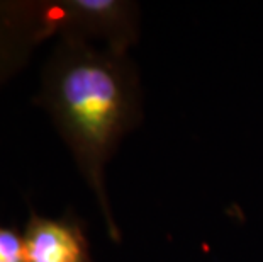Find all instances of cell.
I'll return each instance as SVG.
<instances>
[{"mask_svg":"<svg viewBox=\"0 0 263 262\" xmlns=\"http://www.w3.org/2000/svg\"><path fill=\"white\" fill-rule=\"evenodd\" d=\"M37 104L51 118L92 191L110 240L121 242L105 169L141 121V87L129 53L60 38L41 72Z\"/></svg>","mask_w":263,"mask_h":262,"instance_id":"cell-1","label":"cell"},{"mask_svg":"<svg viewBox=\"0 0 263 262\" xmlns=\"http://www.w3.org/2000/svg\"><path fill=\"white\" fill-rule=\"evenodd\" d=\"M22 238L26 262H93L83 226L70 215L48 218L31 209Z\"/></svg>","mask_w":263,"mask_h":262,"instance_id":"cell-4","label":"cell"},{"mask_svg":"<svg viewBox=\"0 0 263 262\" xmlns=\"http://www.w3.org/2000/svg\"><path fill=\"white\" fill-rule=\"evenodd\" d=\"M46 40L44 0H0V85L17 75Z\"/></svg>","mask_w":263,"mask_h":262,"instance_id":"cell-3","label":"cell"},{"mask_svg":"<svg viewBox=\"0 0 263 262\" xmlns=\"http://www.w3.org/2000/svg\"><path fill=\"white\" fill-rule=\"evenodd\" d=\"M49 38H75L129 53L139 38V7L127 0H44Z\"/></svg>","mask_w":263,"mask_h":262,"instance_id":"cell-2","label":"cell"},{"mask_svg":"<svg viewBox=\"0 0 263 262\" xmlns=\"http://www.w3.org/2000/svg\"><path fill=\"white\" fill-rule=\"evenodd\" d=\"M0 262H26L24 238L17 228L0 226Z\"/></svg>","mask_w":263,"mask_h":262,"instance_id":"cell-5","label":"cell"}]
</instances>
